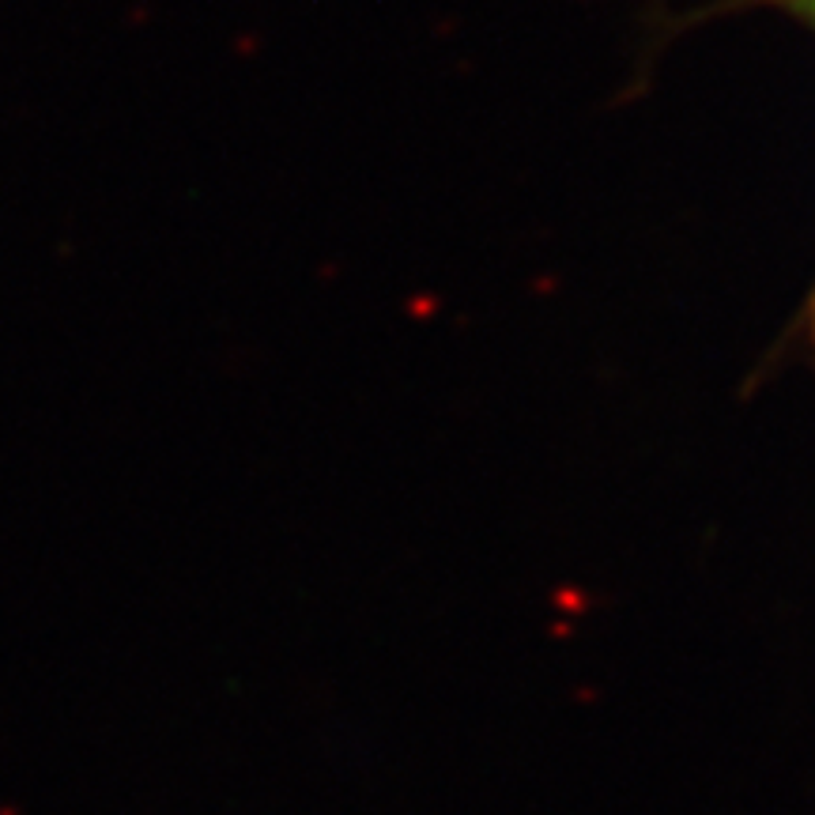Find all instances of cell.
Here are the masks:
<instances>
[{
	"label": "cell",
	"mask_w": 815,
	"mask_h": 815,
	"mask_svg": "<svg viewBox=\"0 0 815 815\" xmlns=\"http://www.w3.org/2000/svg\"><path fill=\"white\" fill-rule=\"evenodd\" d=\"M778 4L793 8V12H797V16L812 19V23H815V0H778Z\"/></svg>",
	"instance_id": "6da1fadb"
}]
</instances>
